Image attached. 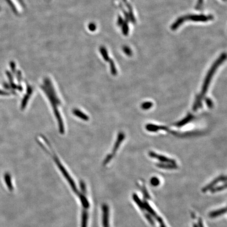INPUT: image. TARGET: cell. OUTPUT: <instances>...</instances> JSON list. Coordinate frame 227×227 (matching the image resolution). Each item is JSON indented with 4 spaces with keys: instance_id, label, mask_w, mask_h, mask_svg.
<instances>
[{
    "instance_id": "obj_1",
    "label": "cell",
    "mask_w": 227,
    "mask_h": 227,
    "mask_svg": "<svg viewBox=\"0 0 227 227\" xmlns=\"http://www.w3.org/2000/svg\"><path fill=\"white\" fill-rule=\"evenodd\" d=\"M226 57L227 56H226V53H223V54H221V56L217 59V60L215 62V63H214V64H213V66L211 67L209 71L208 72L207 75L206 76L205 82L203 83L201 93L200 94V95H199L196 98L195 102L193 106V111H196L199 108H200L201 106V100H203V98L205 96L206 93L207 91L208 86L209 85L211 79L213 77V74L215 73V71H216L218 67L220 66L223 62L225 61V59H226Z\"/></svg>"
},
{
    "instance_id": "obj_2",
    "label": "cell",
    "mask_w": 227,
    "mask_h": 227,
    "mask_svg": "<svg viewBox=\"0 0 227 227\" xmlns=\"http://www.w3.org/2000/svg\"><path fill=\"white\" fill-rule=\"evenodd\" d=\"M185 17L186 20H191L193 22H207L213 19V16L211 15H188Z\"/></svg>"
},
{
    "instance_id": "obj_3",
    "label": "cell",
    "mask_w": 227,
    "mask_h": 227,
    "mask_svg": "<svg viewBox=\"0 0 227 227\" xmlns=\"http://www.w3.org/2000/svg\"><path fill=\"white\" fill-rule=\"evenodd\" d=\"M125 138V135L123 132H120L119 135H118V137L117 138V141L116 142V144H115L114 147V149L112 150V154L110 155V156H108L107 157V158L106 159V160L104 162V164H106L108 162L110 161V159H112L113 156L114 155V154H115V153L116 152L118 147L120 146V145L121 144L122 142V140L124 139Z\"/></svg>"
},
{
    "instance_id": "obj_4",
    "label": "cell",
    "mask_w": 227,
    "mask_h": 227,
    "mask_svg": "<svg viewBox=\"0 0 227 227\" xmlns=\"http://www.w3.org/2000/svg\"><path fill=\"white\" fill-rule=\"evenodd\" d=\"M149 156L152 158H156L158 159L159 161L163 163H168V164H176V161L172 159L169 158L167 157L164 156L163 155H159L153 151H150L149 153Z\"/></svg>"
},
{
    "instance_id": "obj_5",
    "label": "cell",
    "mask_w": 227,
    "mask_h": 227,
    "mask_svg": "<svg viewBox=\"0 0 227 227\" xmlns=\"http://www.w3.org/2000/svg\"><path fill=\"white\" fill-rule=\"evenodd\" d=\"M226 179H227V178H226V176H220V177H218L217 178L215 179V180H213L211 183H209L207 186H205L204 188H203V189H202V191H203V193H206V191L210 190V189L213 188V186H215L219 182H220L221 181H226Z\"/></svg>"
},
{
    "instance_id": "obj_6",
    "label": "cell",
    "mask_w": 227,
    "mask_h": 227,
    "mask_svg": "<svg viewBox=\"0 0 227 227\" xmlns=\"http://www.w3.org/2000/svg\"><path fill=\"white\" fill-rule=\"evenodd\" d=\"M103 227H110L109 226V209L107 206L104 205L103 207Z\"/></svg>"
},
{
    "instance_id": "obj_7",
    "label": "cell",
    "mask_w": 227,
    "mask_h": 227,
    "mask_svg": "<svg viewBox=\"0 0 227 227\" xmlns=\"http://www.w3.org/2000/svg\"><path fill=\"white\" fill-rule=\"evenodd\" d=\"M193 116L190 113H188V115L185 118H184L183 120L179 121V122L175 124V125L177 127H182L183 125L187 124L188 122H190L193 119Z\"/></svg>"
},
{
    "instance_id": "obj_8",
    "label": "cell",
    "mask_w": 227,
    "mask_h": 227,
    "mask_svg": "<svg viewBox=\"0 0 227 227\" xmlns=\"http://www.w3.org/2000/svg\"><path fill=\"white\" fill-rule=\"evenodd\" d=\"M186 21L185 19V16H181V17H179L177 20H176L175 22L173 23L171 26V29L172 30H176L177 29H178L181 25L183 23V22H185Z\"/></svg>"
},
{
    "instance_id": "obj_9",
    "label": "cell",
    "mask_w": 227,
    "mask_h": 227,
    "mask_svg": "<svg viewBox=\"0 0 227 227\" xmlns=\"http://www.w3.org/2000/svg\"><path fill=\"white\" fill-rule=\"evenodd\" d=\"M226 213V208H223L220 209L219 210H216V211H213L211 213H209V216L211 218H216L218 217L219 216L223 215Z\"/></svg>"
},
{
    "instance_id": "obj_10",
    "label": "cell",
    "mask_w": 227,
    "mask_h": 227,
    "mask_svg": "<svg viewBox=\"0 0 227 227\" xmlns=\"http://www.w3.org/2000/svg\"><path fill=\"white\" fill-rule=\"evenodd\" d=\"M156 166L160 168L167 169H175L177 168L176 164H157Z\"/></svg>"
},
{
    "instance_id": "obj_11",
    "label": "cell",
    "mask_w": 227,
    "mask_h": 227,
    "mask_svg": "<svg viewBox=\"0 0 227 227\" xmlns=\"http://www.w3.org/2000/svg\"><path fill=\"white\" fill-rule=\"evenodd\" d=\"M124 2L126 5L127 6V7H128V10H129V16H130V19L131 20L132 23H135V19L134 15L133 14V13H132V6L128 2H127V0H123Z\"/></svg>"
},
{
    "instance_id": "obj_12",
    "label": "cell",
    "mask_w": 227,
    "mask_h": 227,
    "mask_svg": "<svg viewBox=\"0 0 227 227\" xmlns=\"http://www.w3.org/2000/svg\"><path fill=\"white\" fill-rule=\"evenodd\" d=\"M133 199H134V201H135L136 203H137V205L138 206V207H139L142 210H144V204L142 203V201L139 199L138 197V196H137L136 194H134V195H133Z\"/></svg>"
},
{
    "instance_id": "obj_13",
    "label": "cell",
    "mask_w": 227,
    "mask_h": 227,
    "mask_svg": "<svg viewBox=\"0 0 227 227\" xmlns=\"http://www.w3.org/2000/svg\"><path fill=\"white\" fill-rule=\"evenodd\" d=\"M87 220H88V215L87 213L84 212L82 215V227H87Z\"/></svg>"
},
{
    "instance_id": "obj_14",
    "label": "cell",
    "mask_w": 227,
    "mask_h": 227,
    "mask_svg": "<svg viewBox=\"0 0 227 227\" xmlns=\"http://www.w3.org/2000/svg\"><path fill=\"white\" fill-rule=\"evenodd\" d=\"M153 105V104L150 102H145V103L142 104L141 107L144 110H148L150 108L152 107Z\"/></svg>"
},
{
    "instance_id": "obj_15",
    "label": "cell",
    "mask_w": 227,
    "mask_h": 227,
    "mask_svg": "<svg viewBox=\"0 0 227 227\" xmlns=\"http://www.w3.org/2000/svg\"><path fill=\"white\" fill-rule=\"evenodd\" d=\"M128 32H129V27L128 25V22L125 21L122 24V32L125 35H127L128 34Z\"/></svg>"
},
{
    "instance_id": "obj_16",
    "label": "cell",
    "mask_w": 227,
    "mask_h": 227,
    "mask_svg": "<svg viewBox=\"0 0 227 227\" xmlns=\"http://www.w3.org/2000/svg\"><path fill=\"white\" fill-rule=\"evenodd\" d=\"M226 188V184L225 183L224 185L223 186H219V187H217L216 188H213L212 189H211V191L212 193H216V192H218V191H220L222 190H224Z\"/></svg>"
},
{
    "instance_id": "obj_17",
    "label": "cell",
    "mask_w": 227,
    "mask_h": 227,
    "mask_svg": "<svg viewBox=\"0 0 227 227\" xmlns=\"http://www.w3.org/2000/svg\"><path fill=\"white\" fill-rule=\"evenodd\" d=\"M150 183L153 185V186H156L158 185L160 183V181L157 178L154 177V178L151 179V180H150Z\"/></svg>"
},
{
    "instance_id": "obj_18",
    "label": "cell",
    "mask_w": 227,
    "mask_h": 227,
    "mask_svg": "<svg viewBox=\"0 0 227 227\" xmlns=\"http://www.w3.org/2000/svg\"><path fill=\"white\" fill-rule=\"evenodd\" d=\"M123 51L128 56H132V52L131 49L127 47H123Z\"/></svg>"
},
{
    "instance_id": "obj_19",
    "label": "cell",
    "mask_w": 227,
    "mask_h": 227,
    "mask_svg": "<svg viewBox=\"0 0 227 227\" xmlns=\"http://www.w3.org/2000/svg\"><path fill=\"white\" fill-rule=\"evenodd\" d=\"M206 103L207 104L209 108H212L213 107V102L211 100H210L209 98H205Z\"/></svg>"
},
{
    "instance_id": "obj_20",
    "label": "cell",
    "mask_w": 227,
    "mask_h": 227,
    "mask_svg": "<svg viewBox=\"0 0 227 227\" xmlns=\"http://www.w3.org/2000/svg\"><path fill=\"white\" fill-rule=\"evenodd\" d=\"M203 0H198V2H197V5H196V7H195V9H199V8H200V7L201 6V5L203 4Z\"/></svg>"
},
{
    "instance_id": "obj_21",
    "label": "cell",
    "mask_w": 227,
    "mask_h": 227,
    "mask_svg": "<svg viewBox=\"0 0 227 227\" xmlns=\"http://www.w3.org/2000/svg\"><path fill=\"white\" fill-rule=\"evenodd\" d=\"M123 23H124L123 19H122V17H121L120 16H119V18H118V25H119L120 26L121 25L123 24Z\"/></svg>"
},
{
    "instance_id": "obj_22",
    "label": "cell",
    "mask_w": 227,
    "mask_h": 227,
    "mask_svg": "<svg viewBox=\"0 0 227 227\" xmlns=\"http://www.w3.org/2000/svg\"><path fill=\"white\" fill-rule=\"evenodd\" d=\"M199 224L200 227H203V222H202V221H201V220H199Z\"/></svg>"
},
{
    "instance_id": "obj_23",
    "label": "cell",
    "mask_w": 227,
    "mask_h": 227,
    "mask_svg": "<svg viewBox=\"0 0 227 227\" xmlns=\"http://www.w3.org/2000/svg\"><path fill=\"white\" fill-rule=\"evenodd\" d=\"M223 1H226V0H223Z\"/></svg>"
}]
</instances>
